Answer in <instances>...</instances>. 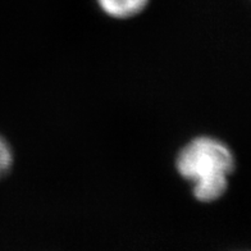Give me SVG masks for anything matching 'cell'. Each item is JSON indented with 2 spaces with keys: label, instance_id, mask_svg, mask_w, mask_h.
Wrapping results in <instances>:
<instances>
[{
  "label": "cell",
  "instance_id": "obj_3",
  "mask_svg": "<svg viewBox=\"0 0 251 251\" xmlns=\"http://www.w3.org/2000/svg\"><path fill=\"white\" fill-rule=\"evenodd\" d=\"M14 164V152L9 142L0 135V179L12 171Z\"/></svg>",
  "mask_w": 251,
  "mask_h": 251
},
{
  "label": "cell",
  "instance_id": "obj_2",
  "mask_svg": "<svg viewBox=\"0 0 251 251\" xmlns=\"http://www.w3.org/2000/svg\"><path fill=\"white\" fill-rule=\"evenodd\" d=\"M149 3L150 0H96L102 13L118 21L137 17L148 8Z\"/></svg>",
  "mask_w": 251,
  "mask_h": 251
},
{
  "label": "cell",
  "instance_id": "obj_1",
  "mask_svg": "<svg viewBox=\"0 0 251 251\" xmlns=\"http://www.w3.org/2000/svg\"><path fill=\"white\" fill-rule=\"evenodd\" d=\"M176 172L191 185L192 196L210 204L221 200L229 187V178L236 169L231 148L213 136H196L187 141L175 159Z\"/></svg>",
  "mask_w": 251,
  "mask_h": 251
}]
</instances>
